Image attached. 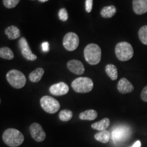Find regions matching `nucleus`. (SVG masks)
<instances>
[{
  "mask_svg": "<svg viewBox=\"0 0 147 147\" xmlns=\"http://www.w3.org/2000/svg\"><path fill=\"white\" fill-rule=\"evenodd\" d=\"M2 139L5 144L8 146L17 147L23 144L24 136L16 129L9 128L3 132Z\"/></svg>",
  "mask_w": 147,
  "mask_h": 147,
  "instance_id": "obj_1",
  "label": "nucleus"
},
{
  "mask_svg": "<svg viewBox=\"0 0 147 147\" xmlns=\"http://www.w3.org/2000/svg\"><path fill=\"white\" fill-rule=\"evenodd\" d=\"M84 57L86 61L90 65H97L102 58L101 48L96 44H89L84 48Z\"/></svg>",
  "mask_w": 147,
  "mask_h": 147,
  "instance_id": "obj_2",
  "label": "nucleus"
},
{
  "mask_svg": "<svg viewBox=\"0 0 147 147\" xmlns=\"http://www.w3.org/2000/svg\"><path fill=\"white\" fill-rule=\"evenodd\" d=\"M115 55L117 58L121 61H127L134 56V49L127 42H119L115 47Z\"/></svg>",
  "mask_w": 147,
  "mask_h": 147,
  "instance_id": "obj_3",
  "label": "nucleus"
},
{
  "mask_svg": "<svg viewBox=\"0 0 147 147\" xmlns=\"http://www.w3.org/2000/svg\"><path fill=\"white\" fill-rule=\"evenodd\" d=\"M6 79L10 85L15 89H21L27 82L25 74L17 69L9 71L6 74Z\"/></svg>",
  "mask_w": 147,
  "mask_h": 147,
  "instance_id": "obj_4",
  "label": "nucleus"
},
{
  "mask_svg": "<svg viewBox=\"0 0 147 147\" xmlns=\"http://www.w3.org/2000/svg\"><path fill=\"white\" fill-rule=\"evenodd\" d=\"M71 87L76 93H87L91 91L93 88V82L87 77H79L73 80Z\"/></svg>",
  "mask_w": 147,
  "mask_h": 147,
  "instance_id": "obj_5",
  "label": "nucleus"
},
{
  "mask_svg": "<svg viewBox=\"0 0 147 147\" xmlns=\"http://www.w3.org/2000/svg\"><path fill=\"white\" fill-rule=\"evenodd\" d=\"M40 106L42 109L49 114L56 113L60 108L59 102L49 95H45L40 99Z\"/></svg>",
  "mask_w": 147,
  "mask_h": 147,
  "instance_id": "obj_6",
  "label": "nucleus"
},
{
  "mask_svg": "<svg viewBox=\"0 0 147 147\" xmlns=\"http://www.w3.org/2000/svg\"><path fill=\"white\" fill-rule=\"evenodd\" d=\"M129 129L125 126H119L114 129L112 131V139L115 144L126 140L130 136Z\"/></svg>",
  "mask_w": 147,
  "mask_h": 147,
  "instance_id": "obj_7",
  "label": "nucleus"
},
{
  "mask_svg": "<svg viewBox=\"0 0 147 147\" xmlns=\"http://www.w3.org/2000/svg\"><path fill=\"white\" fill-rule=\"evenodd\" d=\"M79 37L74 32H69L64 36L63 40V47L67 51H74L78 48L79 45Z\"/></svg>",
  "mask_w": 147,
  "mask_h": 147,
  "instance_id": "obj_8",
  "label": "nucleus"
},
{
  "mask_svg": "<svg viewBox=\"0 0 147 147\" xmlns=\"http://www.w3.org/2000/svg\"><path fill=\"white\" fill-rule=\"evenodd\" d=\"M29 131L33 139L36 142H40L46 138V133L41 125L38 123H34L29 127Z\"/></svg>",
  "mask_w": 147,
  "mask_h": 147,
  "instance_id": "obj_9",
  "label": "nucleus"
},
{
  "mask_svg": "<svg viewBox=\"0 0 147 147\" xmlns=\"http://www.w3.org/2000/svg\"><path fill=\"white\" fill-rule=\"evenodd\" d=\"M18 45H19L22 55L24 58L28 61H35L37 59V56L33 54L28 42L25 38H21L18 41Z\"/></svg>",
  "mask_w": 147,
  "mask_h": 147,
  "instance_id": "obj_10",
  "label": "nucleus"
},
{
  "mask_svg": "<svg viewBox=\"0 0 147 147\" xmlns=\"http://www.w3.org/2000/svg\"><path fill=\"white\" fill-rule=\"evenodd\" d=\"M49 91L53 95L61 96V95H64L68 93L69 87L65 82H60L51 85L49 89Z\"/></svg>",
  "mask_w": 147,
  "mask_h": 147,
  "instance_id": "obj_11",
  "label": "nucleus"
},
{
  "mask_svg": "<svg viewBox=\"0 0 147 147\" xmlns=\"http://www.w3.org/2000/svg\"><path fill=\"white\" fill-rule=\"evenodd\" d=\"M67 67L71 72L76 75H81L84 73V67L81 61L78 60L72 59L67 62Z\"/></svg>",
  "mask_w": 147,
  "mask_h": 147,
  "instance_id": "obj_12",
  "label": "nucleus"
},
{
  "mask_svg": "<svg viewBox=\"0 0 147 147\" xmlns=\"http://www.w3.org/2000/svg\"><path fill=\"white\" fill-rule=\"evenodd\" d=\"M117 89L122 94L131 93L134 91V87L131 82L125 78H122L119 80L117 84Z\"/></svg>",
  "mask_w": 147,
  "mask_h": 147,
  "instance_id": "obj_13",
  "label": "nucleus"
},
{
  "mask_svg": "<svg viewBox=\"0 0 147 147\" xmlns=\"http://www.w3.org/2000/svg\"><path fill=\"white\" fill-rule=\"evenodd\" d=\"M133 10L138 15L147 12V0H133Z\"/></svg>",
  "mask_w": 147,
  "mask_h": 147,
  "instance_id": "obj_14",
  "label": "nucleus"
},
{
  "mask_svg": "<svg viewBox=\"0 0 147 147\" xmlns=\"http://www.w3.org/2000/svg\"><path fill=\"white\" fill-rule=\"evenodd\" d=\"M5 34L8 38V39L10 40L17 39L21 36L19 29L14 25H11V26L7 27L5 29Z\"/></svg>",
  "mask_w": 147,
  "mask_h": 147,
  "instance_id": "obj_15",
  "label": "nucleus"
},
{
  "mask_svg": "<svg viewBox=\"0 0 147 147\" xmlns=\"http://www.w3.org/2000/svg\"><path fill=\"white\" fill-rule=\"evenodd\" d=\"M45 74V69L42 67H38L32 71L29 75V79L32 82H38L41 80Z\"/></svg>",
  "mask_w": 147,
  "mask_h": 147,
  "instance_id": "obj_16",
  "label": "nucleus"
},
{
  "mask_svg": "<svg viewBox=\"0 0 147 147\" xmlns=\"http://www.w3.org/2000/svg\"><path fill=\"white\" fill-rule=\"evenodd\" d=\"M110 121L108 118H104L98 122L95 123L91 125V127L98 131H105L110 125Z\"/></svg>",
  "mask_w": 147,
  "mask_h": 147,
  "instance_id": "obj_17",
  "label": "nucleus"
},
{
  "mask_svg": "<svg viewBox=\"0 0 147 147\" xmlns=\"http://www.w3.org/2000/svg\"><path fill=\"white\" fill-rule=\"evenodd\" d=\"M116 12H117V8L115 5H112L104 7L101 10L100 14L103 18H110L115 16Z\"/></svg>",
  "mask_w": 147,
  "mask_h": 147,
  "instance_id": "obj_18",
  "label": "nucleus"
},
{
  "mask_svg": "<svg viewBox=\"0 0 147 147\" xmlns=\"http://www.w3.org/2000/svg\"><path fill=\"white\" fill-rule=\"evenodd\" d=\"M97 117V113L94 110H88L82 112L79 115V118L80 120L83 121H93Z\"/></svg>",
  "mask_w": 147,
  "mask_h": 147,
  "instance_id": "obj_19",
  "label": "nucleus"
},
{
  "mask_svg": "<svg viewBox=\"0 0 147 147\" xmlns=\"http://www.w3.org/2000/svg\"><path fill=\"white\" fill-rule=\"evenodd\" d=\"M105 71L112 80H117L118 78V70L117 67L113 64H108L105 67Z\"/></svg>",
  "mask_w": 147,
  "mask_h": 147,
  "instance_id": "obj_20",
  "label": "nucleus"
},
{
  "mask_svg": "<svg viewBox=\"0 0 147 147\" xmlns=\"http://www.w3.org/2000/svg\"><path fill=\"white\" fill-rule=\"evenodd\" d=\"M110 137H111L110 133L107 130L98 132V133L95 134V135L94 136L95 139L96 140L102 143H107L109 142Z\"/></svg>",
  "mask_w": 147,
  "mask_h": 147,
  "instance_id": "obj_21",
  "label": "nucleus"
},
{
  "mask_svg": "<svg viewBox=\"0 0 147 147\" xmlns=\"http://www.w3.org/2000/svg\"><path fill=\"white\" fill-rule=\"evenodd\" d=\"M14 53L10 48L8 47H1L0 49V57L3 59L11 60L14 59Z\"/></svg>",
  "mask_w": 147,
  "mask_h": 147,
  "instance_id": "obj_22",
  "label": "nucleus"
},
{
  "mask_svg": "<svg viewBox=\"0 0 147 147\" xmlns=\"http://www.w3.org/2000/svg\"><path fill=\"white\" fill-rule=\"evenodd\" d=\"M72 117V112L69 110H63L60 112L59 114V117L60 120L62 121H65V122L71 120Z\"/></svg>",
  "mask_w": 147,
  "mask_h": 147,
  "instance_id": "obj_23",
  "label": "nucleus"
},
{
  "mask_svg": "<svg viewBox=\"0 0 147 147\" xmlns=\"http://www.w3.org/2000/svg\"><path fill=\"white\" fill-rule=\"evenodd\" d=\"M139 39L143 44L147 45V25H144L140 29L138 32Z\"/></svg>",
  "mask_w": 147,
  "mask_h": 147,
  "instance_id": "obj_24",
  "label": "nucleus"
},
{
  "mask_svg": "<svg viewBox=\"0 0 147 147\" xmlns=\"http://www.w3.org/2000/svg\"><path fill=\"white\" fill-rule=\"evenodd\" d=\"M19 1L20 0H3V3L5 8L11 9L16 7Z\"/></svg>",
  "mask_w": 147,
  "mask_h": 147,
  "instance_id": "obj_25",
  "label": "nucleus"
},
{
  "mask_svg": "<svg viewBox=\"0 0 147 147\" xmlns=\"http://www.w3.org/2000/svg\"><path fill=\"white\" fill-rule=\"evenodd\" d=\"M59 18L62 21H66L68 19V13L65 8L60 9L59 11Z\"/></svg>",
  "mask_w": 147,
  "mask_h": 147,
  "instance_id": "obj_26",
  "label": "nucleus"
},
{
  "mask_svg": "<svg viewBox=\"0 0 147 147\" xmlns=\"http://www.w3.org/2000/svg\"><path fill=\"white\" fill-rule=\"evenodd\" d=\"M93 8V0H86L85 1V10L88 13H90Z\"/></svg>",
  "mask_w": 147,
  "mask_h": 147,
  "instance_id": "obj_27",
  "label": "nucleus"
},
{
  "mask_svg": "<svg viewBox=\"0 0 147 147\" xmlns=\"http://www.w3.org/2000/svg\"><path fill=\"white\" fill-rule=\"evenodd\" d=\"M140 97H141V99H142L144 102H147V86H146V87L142 89Z\"/></svg>",
  "mask_w": 147,
  "mask_h": 147,
  "instance_id": "obj_28",
  "label": "nucleus"
},
{
  "mask_svg": "<svg viewBox=\"0 0 147 147\" xmlns=\"http://www.w3.org/2000/svg\"><path fill=\"white\" fill-rule=\"evenodd\" d=\"M42 49L44 52H48L49 51V42H45L42 44Z\"/></svg>",
  "mask_w": 147,
  "mask_h": 147,
  "instance_id": "obj_29",
  "label": "nucleus"
},
{
  "mask_svg": "<svg viewBox=\"0 0 147 147\" xmlns=\"http://www.w3.org/2000/svg\"><path fill=\"white\" fill-rule=\"evenodd\" d=\"M140 146H141L140 141L138 140V141H136V142L135 144H134L133 146H132V147H140Z\"/></svg>",
  "mask_w": 147,
  "mask_h": 147,
  "instance_id": "obj_30",
  "label": "nucleus"
},
{
  "mask_svg": "<svg viewBox=\"0 0 147 147\" xmlns=\"http://www.w3.org/2000/svg\"><path fill=\"white\" fill-rule=\"evenodd\" d=\"M38 1H39L40 2H42V3H45V2H47V1H49V0H38Z\"/></svg>",
  "mask_w": 147,
  "mask_h": 147,
  "instance_id": "obj_31",
  "label": "nucleus"
},
{
  "mask_svg": "<svg viewBox=\"0 0 147 147\" xmlns=\"http://www.w3.org/2000/svg\"><path fill=\"white\" fill-rule=\"evenodd\" d=\"M32 1H34V0H32Z\"/></svg>",
  "mask_w": 147,
  "mask_h": 147,
  "instance_id": "obj_32",
  "label": "nucleus"
}]
</instances>
